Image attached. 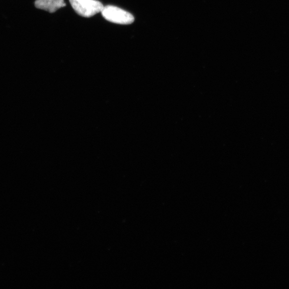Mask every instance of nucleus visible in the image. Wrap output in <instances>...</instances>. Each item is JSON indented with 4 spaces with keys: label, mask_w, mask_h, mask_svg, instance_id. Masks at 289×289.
Masks as SVG:
<instances>
[{
    "label": "nucleus",
    "mask_w": 289,
    "mask_h": 289,
    "mask_svg": "<svg viewBox=\"0 0 289 289\" xmlns=\"http://www.w3.org/2000/svg\"><path fill=\"white\" fill-rule=\"evenodd\" d=\"M101 13L104 19L115 24L129 25L135 21L134 16L128 11L113 5L103 7Z\"/></svg>",
    "instance_id": "f257e3e1"
},
{
    "label": "nucleus",
    "mask_w": 289,
    "mask_h": 289,
    "mask_svg": "<svg viewBox=\"0 0 289 289\" xmlns=\"http://www.w3.org/2000/svg\"><path fill=\"white\" fill-rule=\"evenodd\" d=\"M72 8L80 16L90 18L101 13L103 4L97 0H69Z\"/></svg>",
    "instance_id": "f03ea898"
},
{
    "label": "nucleus",
    "mask_w": 289,
    "mask_h": 289,
    "mask_svg": "<svg viewBox=\"0 0 289 289\" xmlns=\"http://www.w3.org/2000/svg\"><path fill=\"white\" fill-rule=\"evenodd\" d=\"M35 5L38 9L53 13L58 9L65 7L66 4L64 0H37Z\"/></svg>",
    "instance_id": "7ed1b4c3"
}]
</instances>
